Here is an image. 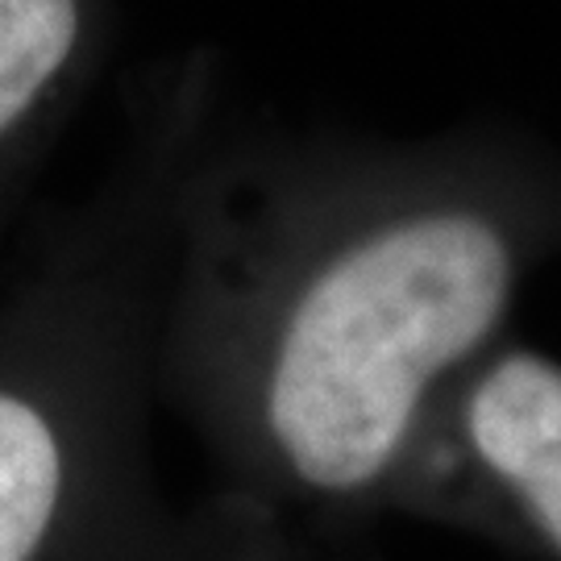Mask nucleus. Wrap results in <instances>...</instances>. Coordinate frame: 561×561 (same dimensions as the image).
Wrapping results in <instances>:
<instances>
[{"label":"nucleus","instance_id":"3","mask_svg":"<svg viewBox=\"0 0 561 561\" xmlns=\"http://www.w3.org/2000/svg\"><path fill=\"white\" fill-rule=\"evenodd\" d=\"M67 500V445L55 416L0 379V561H38Z\"/></svg>","mask_w":561,"mask_h":561},{"label":"nucleus","instance_id":"2","mask_svg":"<svg viewBox=\"0 0 561 561\" xmlns=\"http://www.w3.org/2000/svg\"><path fill=\"white\" fill-rule=\"evenodd\" d=\"M466 445L561 558V366L503 354L461 408Z\"/></svg>","mask_w":561,"mask_h":561},{"label":"nucleus","instance_id":"1","mask_svg":"<svg viewBox=\"0 0 561 561\" xmlns=\"http://www.w3.org/2000/svg\"><path fill=\"white\" fill-rule=\"evenodd\" d=\"M495 225L421 208L333 245L283 300L259 375V421L283 474L329 500L379 486L433 387L474 358L512 300Z\"/></svg>","mask_w":561,"mask_h":561},{"label":"nucleus","instance_id":"4","mask_svg":"<svg viewBox=\"0 0 561 561\" xmlns=\"http://www.w3.org/2000/svg\"><path fill=\"white\" fill-rule=\"evenodd\" d=\"M80 30V0H0V150L76 59Z\"/></svg>","mask_w":561,"mask_h":561}]
</instances>
